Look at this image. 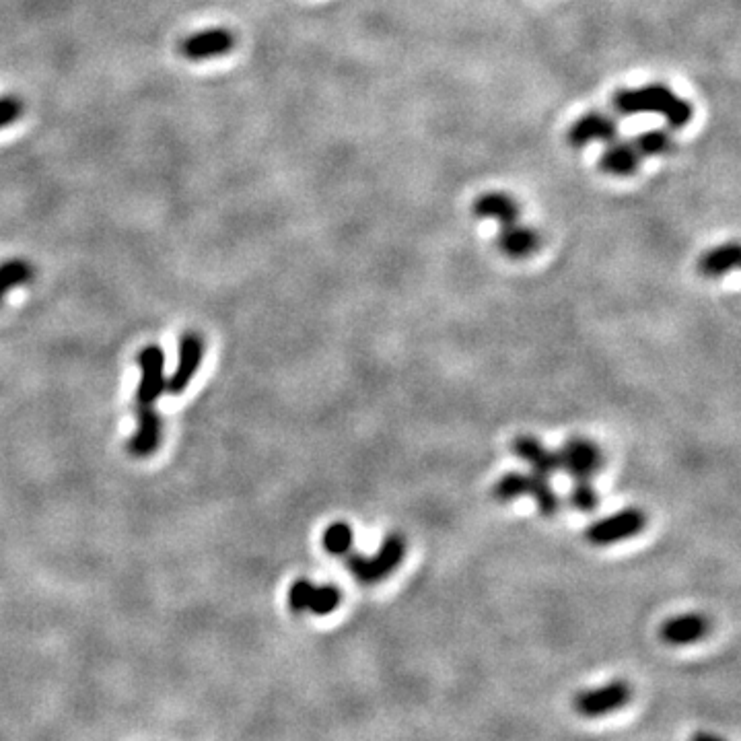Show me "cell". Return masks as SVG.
<instances>
[{
	"label": "cell",
	"mask_w": 741,
	"mask_h": 741,
	"mask_svg": "<svg viewBox=\"0 0 741 741\" xmlns=\"http://www.w3.org/2000/svg\"><path fill=\"white\" fill-rule=\"evenodd\" d=\"M612 105L620 116L657 114L672 128H684L694 118V105L661 83L620 89L614 93Z\"/></svg>",
	"instance_id": "1"
},
{
	"label": "cell",
	"mask_w": 741,
	"mask_h": 741,
	"mask_svg": "<svg viewBox=\"0 0 741 741\" xmlns=\"http://www.w3.org/2000/svg\"><path fill=\"white\" fill-rule=\"evenodd\" d=\"M406 552V542L402 536L392 534L387 536L373 556L363 554H346V567L357 581L361 583H377L385 579L394 569L400 567V562Z\"/></svg>",
	"instance_id": "2"
},
{
	"label": "cell",
	"mask_w": 741,
	"mask_h": 741,
	"mask_svg": "<svg viewBox=\"0 0 741 741\" xmlns=\"http://www.w3.org/2000/svg\"><path fill=\"white\" fill-rule=\"evenodd\" d=\"M630 700H632L630 684H626L622 680H616V682H610L602 688L585 690V692L577 694V698L573 700V707L581 717L597 719V717H604V715L620 711L622 707H626Z\"/></svg>",
	"instance_id": "3"
},
{
	"label": "cell",
	"mask_w": 741,
	"mask_h": 741,
	"mask_svg": "<svg viewBox=\"0 0 741 741\" xmlns=\"http://www.w3.org/2000/svg\"><path fill=\"white\" fill-rule=\"evenodd\" d=\"M138 365H140V383L136 390V404L153 406L167 390L163 350L155 344L143 348L138 355Z\"/></svg>",
	"instance_id": "4"
},
{
	"label": "cell",
	"mask_w": 741,
	"mask_h": 741,
	"mask_svg": "<svg viewBox=\"0 0 741 741\" xmlns=\"http://www.w3.org/2000/svg\"><path fill=\"white\" fill-rule=\"evenodd\" d=\"M645 527V515L639 509H624L612 517H606L589 525L587 540L595 546H608L626 538L637 536Z\"/></svg>",
	"instance_id": "5"
},
{
	"label": "cell",
	"mask_w": 741,
	"mask_h": 741,
	"mask_svg": "<svg viewBox=\"0 0 741 741\" xmlns=\"http://www.w3.org/2000/svg\"><path fill=\"white\" fill-rule=\"evenodd\" d=\"M604 464L602 451L587 439H571L558 451L560 470L575 480H591Z\"/></svg>",
	"instance_id": "6"
},
{
	"label": "cell",
	"mask_w": 741,
	"mask_h": 741,
	"mask_svg": "<svg viewBox=\"0 0 741 741\" xmlns=\"http://www.w3.org/2000/svg\"><path fill=\"white\" fill-rule=\"evenodd\" d=\"M237 44L235 33L225 29V27H215V29H204L200 33L188 35L186 40L180 42V54L186 60H208V58H217L229 54Z\"/></svg>",
	"instance_id": "7"
},
{
	"label": "cell",
	"mask_w": 741,
	"mask_h": 741,
	"mask_svg": "<svg viewBox=\"0 0 741 741\" xmlns=\"http://www.w3.org/2000/svg\"><path fill=\"white\" fill-rule=\"evenodd\" d=\"M618 122L602 112H589L575 120L567 132V140L573 149H583L591 143H614L618 140Z\"/></svg>",
	"instance_id": "8"
},
{
	"label": "cell",
	"mask_w": 741,
	"mask_h": 741,
	"mask_svg": "<svg viewBox=\"0 0 741 741\" xmlns=\"http://www.w3.org/2000/svg\"><path fill=\"white\" fill-rule=\"evenodd\" d=\"M204 359V340L202 336L188 332L180 340V355H178V365H175L171 377L167 379V392L171 394H182L190 381L194 379L196 371L200 369Z\"/></svg>",
	"instance_id": "9"
},
{
	"label": "cell",
	"mask_w": 741,
	"mask_h": 741,
	"mask_svg": "<svg viewBox=\"0 0 741 741\" xmlns=\"http://www.w3.org/2000/svg\"><path fill=\"white\" fill-rule=\"evenodd\" d=\"M136 420L138 429L128 441V451L134 457H149L161 445V418L153 406H138Z\"/></svg>",
	"instance_id": "10"
},
{
	"label": "cell",
	"mask_w": 741,
	"mask_h": 741,
	"mask_svg": "<svg viewBox=\"0 0 741 741\" xmlns=\"http://www.w3.org/2000/svg\"><path fill=\"white\" fill-rule=\"evenodd\" d=\"M472 213L478 219L509 225V223L519 221L521 208H519V202L507 192H484L474 200Z\"/></svg>",
	"instance_id": "11"
},
{
	"label": "cell",
	"mask_w": 741,
	"mask_h": 741,
	"mask_svg": "<svg viewBox=\"0 0 741 741\" xmlns=\"http://www.w3.org/2000/svg\"><path fill=\"white\" fill-rule=\"evenodd\" d=\"M497 247L505 256L521 260L538 252L540 235L532 227L519 225L515 221L509 225H501V231L497 235Z\"/></svg>",
	"instance_id": "12"
},
{
	"label": "cell",
	"mask_w": 741,
	"mask_h": 741,
	"mask_svg": "<svg viewBox=\"0 0 741 741\" xmlns=\"http://www.w3.org/2000/svg\"><path fill=\"white\" fill-rule=\"evenodd\" d=\"M511 449L519 457V460H523L525 464L532 466L536 474H542V476H548L550 478L554 472L560 470V466H558V453H554L548 447H544L532 435H521V437H517L513 441Z\"/></svg>",
	"instance_id": "13"
},
{
	"label": "cell",
	"mask_w": 741,
	"mask_h": 741,
	"mask_svg": "<svg viewBox=\"0 0 741 741\" xmlns=\"http://www.w3.org/2000/svg\"><path fill=\"white\" fill-rule=\"evenodd\" d=\"M643 157L639 151L632 147V143H608V149L599 155V169L608 175H614V178H628V175L637 173L641 167Z\"/></svg>",
	"instance_id": "14"
},
{
	"label": "cell",
	"mask_w": 741,
	"mask_h": 741,
	"mask_svg": "<svg viewBox=\"0 0 741 741\" xmlns=\"http://www.w3.org/2000/svg\"><path fill=\"white\" fill-rule=\"evenodd\" d=\"M709 624L700 614H684L669 618L661 626V639L669 645H690L700 641L707 634Z\"/></svg>",
	"instance_id": "15"
},
{
	"label": "cell",
	"mask_w": 741,
	"mask_h": 741,
	"mask_svg": "<svg viewBox=\"0 0 741 741\" xmlns=\"http://www.w3.org/2000/svg\"><path fill=\"white\" fill-rule=\"evenodd\" d=\"M739 256V245L735 241L717 245L715 250L702 254V258L698 260V272L707 278H719L737 268Z\"/></svg>",
	"instance_id": "16"
},
{
	"label": "cell",
	"mask_w": 741,
	"mask_h": 741,
	"mask_svg": "<svg viewBox=\"0 0 741 741\" xmlns=\"http://www.w3.org/2000/svg\"><path fill=\"white\" fill-rule=\"evenodd\" d=\"M527 497H532L538 503V509L544 517H552L560 509V499L554 492L548 476L542 474H529V486H527Z\"/></svg>",
	"instance_id": "17"
},
{
	"label": "cell",
	"mask_w": 741,
	"mask_h": 741,
	"mask_svg": "<svg viewBox=\"0 0 741 741\" xmlns=\"http://www.w3.org/2000/svg\"><path fill=\"white\" fill-rule=\"evenodd\" d=\"M630 143H632L634 149L639 151V155L643 159L667 155V153H672V149H674V138L669 136V132L659 130V128H653V130H647L639 136H634Z\"/></svg>",
	"instance_id": "18"
},
{
	"label": "cell",
	"mask_w": 741,
	"mask_h": 741,
	"mask_svg": "<svg viewBox=\"0 0 741 741\" xmlns=\"http://www.w3.org/2000/svg\"><path fill=\"white\" fill-rule=\"evenodd\" d=\"M33 274L35 270L25 260H9L5 264H0V303L5 301V295L11 289L27 285Z\"/></svg>",
	"instance_id": "19"
},
{
	"label": "cell",
	"mask_w": 741,
	"mask_h": 741,
	"mask_svg": "<svg viewBox=\"0 0 741 741\" xmlns=\"http://www.w3.org/2000/svg\"><path fill=\"white\" fill-rule=\"evenodd\" d=\"M527 486H529V474L521 472H509L501 476L492 488V497L501 503H511L519 497H527Z\"/></svg>",
	"instance_id": "20"
},
{
	"label": "cell",
	"mask_w": 741,
	"mask_h": 741,
	"mask_svg": "<svg viewBox=\"0 0 741 741\" xmlns=\"http://www.w3.org/2000/svg\"><path fill=\"white\" fill-rule=\"evenodd\" d=\"M340 602H342V595L336 585H322V587L315 585L307 612L315 616H328L340 606Z\"/></svg>",
	"instance_id": "21"
},
{
	"label": "cell",
	"mask_w": 741,
	"mask_h": 741,
	"mask_svg": "<svg viewBox=\"0 0 741 741\" xmlns=\"http://www.w3.org/2000/svg\"><path fill=\"white\" fill-rule=\"evenodd\" d=\"M352 529L348 523L336 521L324 532V548L334 556H346L352 550Z\"/></svg>",
	"instance_id": "22"
},
{
	"label": "cell",
	"mask_w": 741,
	"mask_h": 741,
	"mask_svg": "<svg viewBox=\"0 0 741 741\" xmlns=\"http://www.w3.org/2000/svg\"><path fill=\"white\" fill-rule=\"evenodd\" d=\"M571 505L581 513H591L599 505L597 490L593 488L591 480H575V486L569 494Z\"/></svg>",
	"instance_id": "23"
},
{
	"label": "cell",
	"mask_w": 741,
	"mask_h": 741,
	"mask_svg": "<svg viewBox=\"0 0 741 741\" xmlns=\"http://www.w3.org/2000/svg\"><path fill=\"white\" fill-rule=\"evenodd\" d=\"M313 587L315 585L309 579H297L291 585V589H289V608L293 612H307Z\"/></svg>",
	"instance_id": "24"
},
{
	"label": "cell",
	"mask_w": 741,
	"mask_h": 741,
	"mask_svg": "<svg viewBox=\"0 0 741 741\" xmlns=\"http://www.w3.org/2000/svg\"><path fill=\"white\" fill-rule=\"evenodd\" d=\"M23 110H25V105L19 97L15 95L0 97V128L15 124L23 116Z\"/></svg>",
	"instance_id": "25"
},
{
	"label": "cell",
	"mask_w": 741,
	"mask_h": 741,
	"mask_svg": "<svg viewBox=\"0 0 741 741\" xmlns=\"http://www.w3.org/2000/svg\"><path fill=\"white\" fill-rule=\"evenodd\" d=\"M692 741H723V739L717 737V735H713V733H696L692 737Z\"/></svg>",
	"instance_id": "26"
}]
</instances>
